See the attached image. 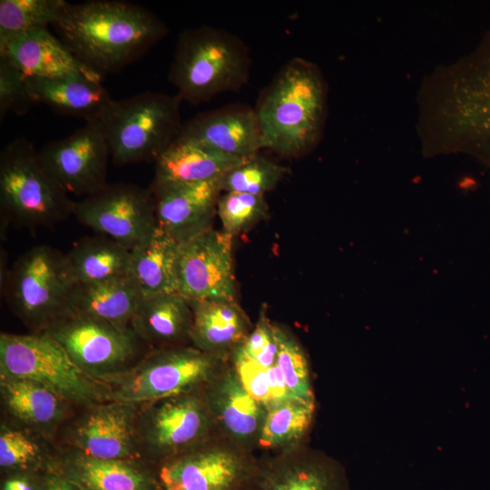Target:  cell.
I'll return each mask as SVG.
<instances>
[{"instance_id":"6da1fadb","label":"cell","mask_w":490,"mask_h":490,"mask_svg":"<svg viewBox=\"0 0 490 490\" xmlns=\"http://www.w3.org/2000/svg\"><path fill=\"white\" fill-rule=\"evenodd\" d=\"M53 26L75 57L101 76L136 61L168 32L150 10L118 0L67 2Z\"/></svg>"},{"instance_id":"7a4b0ae2","label":"cell","mask_w":490,"mask_h":490,"mask_svg":"<svg viewBox=\"0 0 490 490\" xmlns=\"http://www.w3.org/2000/svg\"><path fill=\"white\" fill-rule=\"evenodd\" d=\"M255 112L263 149L285 158L309 152L318 141L326 113V88L318 67L288 61L261 93Z\"/></svg>"},{"instance_id":"3957f363","label":"cell","mask_w":490,"mask_h":490,"mask_svg":"<svg viewBox=\"0 0 490 490\" xmlns=\"http://www.w3.org/2000/svg\"><path fill=\"white\" fill-rule=\"evenodd\" d=\"M250 66L249 48L240 37L201 25L180 34L168 79L181 101L198 104L239 91L249 80Z\"/></svg>"},{"instance_id":"277c9868","label":"cell","mask_w":490,"mask_h":490,"mask_svg":"<svg viewBox=\"0 0 490 490\" xmlns=\"http://www.w3.org/2000/svg\"><path fill=\"white\" fill-rule=\"evenodd\" d=\"M77 285L66 255L48 245L26 250L2 279L11 310L33 332H44L74 313Z\"/></svg>"},{"instance_id":"5b68a950","label":"cell","mask_w":490,"mask_h":490,"mask_svg":"<svg viewBox=\"0 0 490 490\" xmlns=\"http://www.w3.org/2000/svg\"><path fill=\"white\" fill-rule=\"evenodd\" d=\"M181 102L160 92L113 100L99 121L113 162H155L180 135Z\"/></svg>"},{"instance_id":"8992f818","label":"cell","mask_w":490,"mask_h":490,"mask_svg":"<svg viewBox=\"0 0 490 490\" xmlns=\"http://www.w3.org/2000/svg\"><path fill=\"white\" fill-rule=\"evenodd\" d=\"M0 204L5 221L27 228L62 222L73 215L74 207L24 138L10 142L1 152Z\"/></svg>"},{"instance_id":"52a82bcc","label":"cell","mask_w":490,"mask_h":490,"mask_svg":"<svg viewBox=\"0 0 490 490\" xmlns=\"http://www.w3.org/2000/svg\"><path fill=\"white\" fill-rule=\"evenodd\" d=\"M227 362L192 345L154 348L102 382L110 400L142 406L201 388Z\"/></svg>"},{"instance_id":"ba28073f","label":"cell","mask_w":490,"mask_h":490,"mask_svg":"<svg viewBox=\"0 0 490 490\" xmlns=\"http://www.w3.org/2000/svg\"><path fill=\"white\" fill-rule=\"evenodd\" d=\"M0 375L24 378L84 407L108 401L106 386L85 374L46 332L0 335Z\"/></svg>"},{"instance_id":"9c48e42d","label":"cell","mask_w":490,"mask_h":490,"mask_svg":"<svg viewBox=\"0 0 490 490\" xmlns=\"http://www.w3.org/2000/svg\"><path fill=\"white\" fill-rule=\"evenodd\" d=\"M215 425L201 388L141 406L138 436L145 450L164 462L210 440Z\"/></svg>"},{"instance_id":"30bf717a","label":"cell","mask_w":490,"mask_h":490,"mask_svg":"<svg viewBox=\"0 0 490 490\" xmlns=\"http://www.w3.org/2000/svg\"><path fill=\"white\" fill-rule=\"evenodd\" d=\"M88 376L103 381L135 362L139 338L129 329L86 315L73 313L46 331Z\"/></svg>"},{"instance_id":"8fae6325","label":"cell","mask_w":490,"mask_h":490,"mask_svg":"<svg viewBox=\"0 0 490 490\" xmlns=\"http://www.w3.org/2000/svg\"><path fill=\"white\" fill-rule=\"evenodd\" d=\"M73 215L83 225L129 250L157 229L152 191L131 183H107L74 201Z\"/></svg>"},{"instance_id":"7c38bea8","label":"cell","mask_w":490,"mask_h":490,"mask_svg":"<svg viewBox=\"0 0 490 490\" xmlns=\"http://www.w3.org/2000/svg\"><path fill=\"white\" fill-rule=\"evenodd\" d=\"M256 461L225 438L211 439L162 463V490H241Z\"/></svg>"},{"instance_id":"4fadbf2b","label":"cell","mask_w":490,"mask_h":490,"mask_svg":"<svg viewBox=\"0 0 490 490\" xmlns=\"http://www.w3.org/2000/svg\"><path fill=\"white\" fill-rule=\"evenodd\" d=\"M38 157L48 173L67 193L87 197L106 184L110 148L99 121L45 144Z\"/></svg>"},{"instance_id":"5bb4252c","label":"cell","mask_w":490,"mask_h":490,"mask_svg":"<svg viewBox=\"0 0 490 490\" xmlns=\"http://www.w3.org/2000/svg\"><path fill=\"white\" fill-rule=\"evenodd\" d=\"M233 238L211 228L181 244L180 294L189 300H236Z\"/></svg>"},{"instance_id":"9a60e30c","label":"cell","mask_w":490,"mask_h":490,"mask_svg":"<svg viewBox=\"0 0 490 490\" xmlns=\"http://www.w3.org/2000/svg\"><path fill=\"white\" fill-rule=\"evenodd\" d=\"M141 406L108 400L85 407L70 426L71 449L98 459H138Z\"/></svg>"},{"instance_id":"2e32d148","label":"cell","mask_w":490,"mask_h":490,"mask_svg":"<svg viewBox=\"0 0 490 490\" xmlns=\"http://www.w3.org/2000/svg\"><path fill=\"white\" fill-rule=\"evenodd\" d=\"M241 490H349L343 466L300 446L255 466Z\"/></svg>"},{"instance_id":"e0dca14e","label":"cell","mask_w":490,"mask_h":490,"mask_svg":"<svg viewBox=\"0 0 490 490\" xmlns=\"http://www.w3.org/2000/svg\"><path fill=\"white\" fill-rule=\"evenodd\" d=\"M221 179L152 184L150 191L154 201L157 227L180 244L211 229L222 192Z\"/></svg>"},{"instance_id":"ac0fdd59","label":"cell","mask_w":490,"mask_h":490,"mask_svg":"<svg viewBox=\"0 0 490 490\" xmlns=\"http://www.w3.org/2000/svg\"><path fill=\"white\" fill-rule=\"evenodd\" d=\"M201 391L222 437L244 450L257 445L267 410L246 390L231 363H226Z\"/></svg>"},{"instance_id":"d6986e66","label":"cell","mask_w":490,"mask_h":490,"mask_svg":"<svg viewBox=\"0 0 490 490\" xmlns=\"http://www.w3.org/2000/svg\"><path fill=\"white\" fill-rule=\"evenodd\" d=\"M178 139L241 159L263 149L255 109L233 103L196 115L182 125Z\"/></svg>"},{"instance_id":"ffe728a7","label":"cell","mask_w":490,"mask_h":490,"mask_svg":"<svg viewBox=\"0 0 490 490\" xmlns=\"http://www.w3.org/2000/svg\"><path fill=\"white\" fill-rule=\"evenodd\" d=\"M0 55L12 62L26 78L84 75L96 81L102 79L47 28L0 38Z\"/></svg>"},{"instance_id":"44dd1931","label":"cell","mask_w":490,"mask_h":490,"mask_svg":"<svg viewBox=\"0 0 490 490\" xmlns=\"http://www.w3.org/2000/svg\"><path fill=\"white\" fill-rule=\"evenodd\" d=\"M193 321L190 340L204 353L230 360L251 331L236 300H190Z\"/></svg>"},{"instance_id":"7402d4cb","label":"cell","mask_w":490,"mask_h":490,"mask_svg":"<svg viewBox=\"0 0 490 490\" xmlns=\"http://www.w3.org/2000/svg\"><path fill=\"white\" fill-rule=\"evenodd\" d=\"M193 313L190 300L179 292L142 297L130 328L155 348L191 342Z\"/></svg>"},{"instance_id":"603a6c76","label":"cell","mask_w":490,"mask_h":490,"mask_svg":"<svg viewBox=\"0 0 490 490\" xmlns=\"http://www.w3.org/2000/svg\"><path fill=\"white\" fill-rule=\"evenodd\" d=\"M0 395L5 410L17 424L45 437L64 420L71 405L38 383L4 375Z\"/></svg>"},{"instance_id":"cb8c5ba5","label":"cell","mask_w":490,"mask_h":490,"mask_svg":"<svg viewBox=\"0 0 490 490\" xmlns=\"http://www.w3.org/2000/svg\"><path fill=\"white\" fill-rule=\"evenodd\" d=\"M34 103H43L67 116L100 121L113 102L101 81L84 75L51 79L26 78Z\"/></svg>"},{"instance_id":"d4e9b609","label":"cell","mask_w":490,"mask_h":490,"mask_svg":"<svg viewBox=\"0 0 490 490\" xmlns=\"http://www.w3.org/2000/svg\"><path fill=\"white\" fill-rule=\"evenodd\" d=\"M69 450L59 461L62 475L82 490H162L137 459H98Z\"/></svg>"},{"instance_id":"484cf974","label":"cell","mask_w":490,"mask_h":490,"mask_svg":"<svg viewBox=\"0 0 490 490\" xmlns=\"http://www.w3.org/2000/svg\"><path fill=\"white\" fill-rule=\"evenodd\" d=\"M244 160L177 138L155 161V176L152 184L219 180Z\"/></svg>"},{"instance_id":"4316f807","label":"cell","mask_w":490,"mask_h":490,"mask_svg":"<svg viewBox=\"0 0 490 490\" xmlns=\"http://www.w3.org/2000/svg\"><path fill=\"white\" fill-rule=\"evenodd\" d=\"M181 244L157 227L131 250L129 276L142 297L179 292Z\"/></svg>"},{"instance_id":"83f0119b","label":"cell","mask_w":490,"mask_h":490,"mask_svg":"<svg viewBox=\"0 0 490 490\" xmlns=\"http://www.w3.org/2000/svg\"><path fill=\"white\" fill-rule=\"evenodd\" d=\"M142 298L130 276L83 283L75 289L73 311L129 329Z\"/></svg>"},{"instance_id":"f1b7e54d","label":"cell","mask_w":490,"mask_h":490,"mask_svg":"<svg viewBox=\"0 0 490 490\" xmlns=\"http://www.w3.org/2000/svg\"><path fill=\"white\" fill-rule=\"evenodd\" d=\"M65 255L78 284L129 276L131 250L102 235L79 240Z\"/></svg>"},{"instance_id":"f546056e","label":"cell","mask_w":490,"mask_h":490,"mask_svg":"<svg viewBox=\"0 0 490 490\" xmlns=\"http://www.w3.org/2000/svg\"><path fill=\"white\" fill-rule=\"evenodd\" d=\"M315 413V401L289 397L267 409L257 446L280 453L300 446Z\"/></svg>"},{"instance_id":"4dcf8cb0","label":"cell","mask_w":490,"mask_h":490,"mask_svg":"<svg viewBox=\"0 0 490 490\" xmlns=\"http://www.w3.org/2000/svg\"><path fill=\"white\" fill-rule=\"evenodd\" d=\"M66 3L64 0H1L0 38L53 25Z\"/></svg>"},{"instance_id":"1f68e13d","label":"cell","mask_w":490,"mask_h":490,"mask_svg":"<svg viewBox=\"0 0 490 490\" xmlns=\"http://www.w3.org/2000/svg\"><path fill=\"white\" fill-rule=\"evenodd\" d=\"M289 169L260 153L245 159L221 179L222 192H243L264 196L272 191Z\"/></svg>"},{"instance_id":"d6a6232c","label":"cell","mask_w":490,"mask_h":490,"mask_svg":"<svg viewBox=\"0 0 490 490\" xmlns=\"http://www.w3.org/2000/svg\"><path fill=\"white\" fill-rule=\"evenodd\" d=\"M274 333L278 345L277 365L290 395L299 399L315 401L309 362L303 348L281 327L274 325Z\"/></svg>"},{"instance_id":"836d02e7","label":"cell","mask_w":490,"mask_h":490,"mask_svg":"<svg viewBox=\"0 0 490 490\" xmlns=\"http://www.w3.org/2000/svg\"><path fill=\"white\" fill-rule=\"evenodd\" d=\"M269 206L264 196L243 192H224L217 203V214L223 231L232 237L266 219Z\"/></svg>"},{"instance_id":"e575fe53","label":"cell","mask_w":490,"mask_h":490,"mask_svg":"<svg viewBox=\"0 0 490 490\" xmlns=\"http://www.w3.org/2000/svg\"><path fill=\"white\" fill-rule=\"evenodd\" d=\"M34 432L2 423L0 428V466L4 469H26L42 462L44 449Z\"/></svg>"},{"instance_id":"d590c367","label":"cell","mask_w":490,"mask_h":490,"mask_svg":"<svg viewBox=\"0 0 490 490\" xmlns=\"http://www.w3.org/2000/svg\"><path fill=\"white\" fill-rule=\"evenodd\" d=\"M33 103L25 75L6 57L0 55V119L10 112L24 114Z\"/></svg>"},{"instance_id":"8d00e7d4","label":"cell","mask_w":490,"mask_h":490,"mask_svg":"<svg viewBox=\"0 0 490 490\" xmlns=\"http://www.w3.org/2000/svg\"><path fill=\"white\" fill-rule=\"evenodd\" d=\"M239 348L247 358L263 368H269L277 364L278 345L274 325L269 320L264 309Z\"/></svg>"},{"instance_id":"74e56055","label":"cell","mask_w":490,"mask_h":490,"mask_svg":"<svg viewBox=\"0 0 490 490\" xmlns=\"http://www.w3.org/2000/svg\"><path fill=\"white\" fill-rule=\"evenodd\" d=\"M230 363L235 368L246 390L266 410L271 406L269 368H263L247 358L239 348L231 354Z\"/></svg>"},{"instance_id":"f35d334b","label":"cell","mask_w":490,"mask_h":490,"mask_svg":"<svg viewBox=\"0 0 490 490\" xmlns=\"http://www.w3.org/2000/svg\"><path fill=\"white\" fill-rule=\"evenodd\" d=\"M2 490H35V486L25 475H16L4 481Z\"/></svg>"},{"instance_id":"ab89813d","label":"cell","mask_w":490,"mask_h":490,"mask_svg":"<svg viewBox=\"0 0 490 490\" xmlns=\"http://www.w3.org/2000/svg\"><path fill=\"white\" fill-rule=\"evenodd\" d=\"M44 490H82L64 475L54 476L46 484Z\"/></svg>"}]
</instances>
